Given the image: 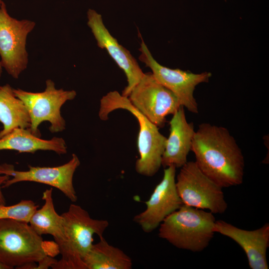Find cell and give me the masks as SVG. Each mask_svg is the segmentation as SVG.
<instances>
[{"instance_id": "17", "label": "cell", "mask_w": 269, "mask_h": 269, "mask_svg": "<svg viewBox=\"0 0 269 269\" xmlns=\"http://www.w3.org/2000/svg\"><path fill=\"white\" fill-rule=\"evenodd\" d=\"M0 122L3 125L0 138L14 129L30 128V118L25 105L8 84L0 86Z\"/></svg>"}, {"instance_id": "14", "label": "cell", "mask_w": 269, "mask_h": 269, "mask_svg": "<svg viewBox=\"0 0 269 269\" xmlns=\"http://www.w3.org/2000/svg\"><path fill=\"white\" fill-rule=\"evenodd\" d=\"M214 230L231 239L245 252L252 269H268L267 251L269 246V224L254 230L240 229L223 220L215 221Z\"/></svg>"}, {"instance_id": "20", "label": "cell", "mask_w": 269, "mask_h": 269, "mask_svg": "<svg viewBox=\"0 0 269 269\" xmlns=\"http://www.w3.org/2000/svg\"><path fill=\"white\" fill-rule=\"evenodd\" d=\"M38 206L30 200H22L11 206H0V219H12L29 222Z\"/></svg>"}, {"instance_id": "2", "label": "cell", "mask_w": 269, "mask_h": 269, "mask_svg": "<svg viewBox=\"0 0 269 269\" xmlns=\"http://www.w3.org/2000/svg\"><path fill=\"white\" fill-rule=\"evenodd\" d=\"M59 253L56 243L44 241L28 223L0 219V263L8 269H47Z\"/></svg>"}, {"instance_id": "12", "label": "cell", "mask_w": 269, "mask_h": 269, "mask_svg": "<svg viewBox=\"0 0 269 269\" xmlns=\"http://www.w3.org/2000/svg\"><path fill=\"white\" fill-rule=\"evenodd\" d=\"M176 169L173 165L165 168L161 180L145 202V210L133 218L145 233L152 232L183 204L176 187Z\"/></svg>"}, {"instance_id": "5", "label": "cell", "mask_w": 269, "mask_h": 269, "mask_svg": "<svg viewBox=\"0 0 269 269\" xmlns=\"http://www.w3.org/2000/svg\"><path fill=\"white\" fill-rule=\"evenodd\" d=\"M215 221L211 212L183 204L162 222L158 235L178 249L200 252L213 238Z\"/></svg>"}, {"instance_id": "15", "label": "cell", "mask_w": 269, "mask_h": 269, "mask_svg": "<svg viewBox=\"0 0 269 269\" xmlns=\"http://www.w3.org/2000/svg\"><path fill=\"white\" fill-rule=\"evenodd\" d=\"M169 134L166 138L161 166L181 168L187 162V156L195 131L192 122L186 119L184 107L180 106L169 122Z\"/></svg>"}, {"instance_id": "6", "label": "cell", "mask_w": 269, "mask_h": 269, "mask_svg": "<svg viewBox=\"0 0 269 269\" xmlns=\"http://www.w3.org/2000/svg\"><path fill=\"white\" fill-rule=\"evenodd\" d=\"M15 96L25 105L30 118L29 130L34 135L40 137L38 129L44 121L50 123L49 131L52 133L63 131L66 122L62 117L60 109L67 101L73 100L76 92L74 90L57 89L50 79L46 81V88L41 92H31L20 89H13Z\"/></svg>"}, {"instance_id": "16", "label": "cell", "mask_w": 269, "mask_h": 269, "mask_svg": "<svg viewBox=\"0 0 269 269\" xmlns=\"http://www.w3.org/2000/svg\"><path fill=\"white\" fill-rule=\"evenodd\" d=\"M67 149L66 142L62 138L41 139L33 134L28 129H14L0 138V150H13L32 153L40 150H52L60 155L66 153Z\"/></svg>"}, {"instance_id": "21", "label": "cell", "mask_w": 269, "mask_h": 269, "mask_svg": "<svg viewBox=\"0 0 269 269\" xmlns=\"http://www.w3.org/2000/svg\"><path fill=\"white\" fill-rule=\"evenodd\" d=\"M8 175L0 174V206L6 205V201L3 194L2 192L1 188L3 184L9 178Z\"/></svg>"}, {"instance_id": "18", "label": "cell", "mask_w": 269, "mask_h": 269, "mask_svg": "<svg viewBox=\"0 0 269 269\" xmlns=\"http://www.w3.org/2000/svg\"><path fill=\"white\" fill-rule=\"evenodd\" d=\"M44 204L31 215L29 224L39 235H51L57 246L64 238L63 218L56 211L52 198V188L46 189L42 195Z\"/></svg>"}, {"instance_id": "7", "label": "cell", "mask_w": 269, "mask_h": 269, "mask_svg": "<svg viewBox=\"0 0 269 269\" xmlns=\"http://www.w3.org/2000/svg\"><path fill=\"white\" fill-rule=\"evenodd\" d=\"M176 187L183 204L213 214H222L227 208L222 188L205 175L195 161H187L176 178Z\"/></svg>"}, {"instance_id": "13", "label": "cell", "mask_w": 269, "mask_h": 269, "mask_svg": "<svg viewBox=\"0 0 269 269\" xmlns=\"http://www.w3.org/2000/svg\"><path fill=\"white\" fill-rule=\"evenodd\" d=\"M87 24L97 41L99 47L106 50L110 56L125 72L128 84L122 95L128 97L134 86L141 80L144 73L131 52L119 44L105 26L102 15L95 10L87 12Z\"/></svg>"}, {"instance_id": "9", "label": "cell", "mask_w": 269, "mask_h": 269, "mask_svg": "<svg viewBox=\"0 0 269 269\" xmlns=\"http://www.w3.org/2000/svg\"><path fill=\"white\" fill-rule=\"evenodd\" d=\"M139 49V59L149 67L156 80L171 91L178 98L181 106L194 113H198V106L194 97L196 86L208 82L211 76L210 72L195 74L179 69H171L161 65L153 58L142 37Z\"/></svg>"}, {"instance_id": "3", "label": "cell", "mask_w": 269, "mask_h": 269, "mask_svg": "<svg viewBox=\"0 0 269 269\" xmlns=\"http://www.w3.org/2000/svg\"><path fill=\"white\" fill-rule=\"evenodd\" d=\"M117 109L130 112L139 124L137 148L139 157L135 164V171L145 176L154 175L161 166L166 137L160 133L157 126L132 104L128 97L117 91H110L101 98L99 117L101 120L106 121L109 114Z\"/></svg>"}, {"instance_id": "8", "label": "cell", "mask_w": 269, "mask_h": 269, "mask_svg": "<svg viewBox=\"0 0 269 269\" xmlns=\"http://www.w3.org/2000/svg\"><path fill=\"white\" fill-rule=\"evenodd\" d=\"M34 21L10 16L3 2L0 4V63L7 73L17 79L28 63L26 49L27 35L35 27Z\"/></svg>"}, {"instance_id": "10", "label": "cell", "mask_w": 269, "mask_h": 269, "mask_svg": "<svg viewBox=\"0 0 269 269\" xmlns=\"http://www.w3.org/2000/svg\"><path fill=\"white\" fill-rule=\"evenodd\" d=\"M128 97L136 109L159 128L164 126L167 116L173 115L181 106L176 96L150 72L144 74Z\"/></svg>"}, {"instance_id": "23", "label": "cell", "mask_w": 269, "mask_h": 269, "mask_svg": "<svg viewBox=\"0 0 269 269\" xmlns=\"http://www.w3.org/2000/svg\"><path fill=\"white\" fill-rule=\"evenodd\" d=\"M1 73H2V65H1V64L0 62V76H1Z\"/></svg>"}, {"instance_id": "11", "label": "cell", "mask_w": 269, "mask_h": 269, "mask_svg": "<svg viewBox=\"0 0 269 269\" xmlns=\"http://www.w3.org/2000/svg\"><path fill=\"white\" fill-rule=\"evenodd\" d=\"M78 157L73 154L67 163L58 166L40 167L28 166L26 171L15 170L13 165H0V174L11 176L2 186L6 188L15 183L30 181L50 185L59 189L73 202L77 200V196L73 183L74 174L80 165Z\"/></svg>"}, {"instance_id": "4", "label": "cell", "mask_w": 269, "mask_h": 269, "mask_svg": "<svg viewBox=\"0 0 269 269\" xmlns=\"http://www.w3.org/2000/svg\"><path fill=\"white\" fill-rule=\"evenodd\" d=\"M61 215L63 218L64 238L58 246L61 258L51 268L85 269L84 259L93 244V236H103L109 222L91 218L86 210L75 204H71Z\"/></svg>"}, {"instance_id": "19", "label": "cell", "mask_w": 269, "mask_h": 269, "mask_svg": "<svg viewBox=\"0 0 269 269\" xmlns=\"http://www.w3.org/2000/svg\"><path fill=\"white\" fill-rule=\"evenodd\" d=\"M93 244L84 259L85 269H131V258L120 248L110 245L103 236Z\"/></svg>"}, {"instance_id": "24", "label": "cell", "mask_w": 269, "mask_h": 269, "mask_svg": "<svg viewBox=\"0 0 269 269\" xmlns=\"http://www.w3.org/2000/svg\"><path fill=\"white\" fill-rule=\"evenodd\" d=\"M3 1H2V0H0V4Z\"/></svg>"}, {"instance_id": "22", "label": "cell", "mask_w": 269, "mask_h": 269, "mask_svg": "<svg viewBox=\"0 0 269 269\" xmlns=\"http://www.w3.org/2000/svg\"><path fill=\"white\" fill-rule=\"evenodd\" d=\"M0 269H8V268L6 266L0 263Z\"/></svg>"}, {"instance_id": "1", "label": "cell", "mask_w": 269, "mask_h": 269, "mask_svg": "<svg viewBox=\"0 0 269 269\" xmlns=\"http://www.w3.org/2000/svg\"><path fill=\"white\" fill-rule=\"evenodd\" d=\"M191 151L200 170L222 188L242 183L244 157L227 128L201 124L195 131Z\"/></svg>"}]
</instances>
